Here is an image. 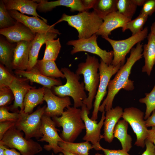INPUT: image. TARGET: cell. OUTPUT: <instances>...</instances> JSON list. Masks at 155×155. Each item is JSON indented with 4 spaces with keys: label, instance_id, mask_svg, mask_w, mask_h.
Returning a JSON list of instances; mask_svg holds the SVG:
<instances>
[{
    "label": "cell",
    "instance_id": "1",
    "mask_svg": "<svg viewBox=\"0 0 155 155\" xmlns=\"http://www.w3.org/2000/svg\"><path fill=\"white\" fill-rule=\"evenodd\" d=\"M140 42L137 43L135 47L132 49L126 63L121 67L113 79L109 81L107 96L100 105L99 111L106 112L113 108L114 98L121 89L127 91L134 89L133 81L129 79V77L134 64L142 57L143 45Z\"/></svg>",
    "mask_w": 155,
    "mask_h": 155
},
{
    "label": "cell",
    "instance_id": "2",
    "mask_svg": "<svg viewBox=\"0 0 155 155\" xmlns=\"http://www.w3.org/2000/svg\"><path fill=\"white\" fill-rule=\"evenodd\" d=\"M99 64L98 59L94 56L87 54L85 61L78 65L75 72L79 75H83L85 88L88 94L87 98L83 103L90 111L93 106V100L99 84L100 75L98 71Z\"/></svg>",
    "mask_w": 155,
    "mask_h": 155
},
{
    "label": "cell",
    "instance_id": "3",
    "mask_svg": "<svg viewBox=\"0 0 155 155\" xmlns=\"http://www.w3.org/2000/svg\"><path fill=\"white\" fill-rule=\"evenodd\" d=\"M56 126L62 128L60 137L65 141L73 142L85 129L81 109L68 106L60 117L52 118Z\"/></svg>",
    "mask_w": 155,
    "mask_h": 155
},
{
    "label": "cell",
    "instance_id": "4",
    "mask_svg": "<svg viewBox=\"0 0 155 155\" xmlns=\"http://www.w3.org/2000/svg\"><path fill=\"white\" fill-rule=\"evenodd\" d=\"M65 21L70 26L78 31V39L89 38L96 34L102 24L103 20L100 18L93 11H87L80 12L78 14L69 15L63 14L61 18L53 25Z\"/></svg>",
    "mask_w": 155,
    "mask_h": 155
},
{
    "label": "cell",
    "instance_id": "5",
    "mask_svg": "<svg viewBox=\"0 0 155 155\" xmlns=\"http://www.w3.org/2000/svg\"><path fill=\"white\" fill-rule=\"evenodd\" d=\"M61 71L64 74L66 82L63 85L53 86V88L54 93L61 97H71L73 100V106L77 108L81 107L83 101L88 96L84 90V82H80V75L68 68H62Z\"/></svg>",
    "mask_w": 155,
    "mask_h": 155
},
{
    "label": "cell",
    "instance_id": "6",
    "mask_svg": "<svg viewBox=\"0 0 155 155\" xmlns=\"http://www.w3.org/2000/svg\"><path fill=\"white\" fill-rule=\"evenodd\" d=\"M0 144L18 150L22 155H35L42 151V148L38 142L32 139H26L23 134L15 125L4 135Z\"/></svg>",
    "mask_w": 155,
    "mask_h": 155
},
{
    "label": "cell",
    "instance_id": "7",
    "mask_svg": "<svg viewBox=\"0 0 155 155\" xmlns=\"http://www.w3.org/2000/svg\"><path fill=\"white\" fill-rule=\"evenodd\" d=\"M46 107V105L39 107L30 114L20 111L19 117L16 122L15 126L24 132L26 139H31L32 137L38 139L42 137L40 131L41 120Z\"/></svg>",
    "mask_w": 155,
    "mask_h": 155
},
{
    "label": "cell",
    "instance_id": "8",
    "mask_svg": "<svg viewBox=\"0 0 155 155\" xmlns=\"http://www.w3.org/2000/svg\"><path fill=\"white\" fill-rule=\"evenodd\" d=\"M148 32V28L146 27L140 32L125 39L115 40L108 37L104 38L110 43L113 49L114 56L111 64L115 66L120 63L123 65L127 54L134 45L147 37Z\"/></svg>",
    "mask_w": 155,
    "mask_h": 155
},
{
    "label": "cell",
    "instance_id": "9",
    "mask_svg": "<svg viewBox=\"0 0 155 155\" xmlns=\"http://www.w3.org/2000/svg\"><path fill=\"white\" fill-rule=\"evenodd\" d=\"M144 116L143 112L137 108L131 107L124 109L122 117L130 125L136 135V140L134 144L142 148L145 146V141L148 134Z\"/></svg>",
    "mask_w": 155,
    "mask_h": 155
},
{
    "label": "cell",
    "instance_id": "10",
    "mask_svg": "<svg viewBox=\"0 0 155 155\" xmlns=\"http://www.w3.org/2000/svg\"><path fill=\"white\" fill-rule=\"evenodd\" d=\"M123 65L121 63L115 66L111 64L108 65L100 59L99 67L100 81L93 105V110L91 118L92 120H96L97 119L99 108L102 100L106 94L110 79Z\"/></svg>",
    "mask_w": 155,
    "mask_h": 155
},
{
    "label": "cell",
    "instance_id": "11",
    "mask_svg": "<svg viewBox=\"0 0 155 155\" xmlns=\"http://www.w3.org/2000/svg\"><path fill=\"white\" fill-rule=\"evenodd\" d=\"M81 116L84 123L86 134L83 138L85 141L90 142L93 148L96 150H101L102 146L100 142V140L104 138L103 135L101 133V128L104 125L105 119V111L102 112L101 118L97 123L96 120H93L88 117L90 113L89 110L86 105L83 103L81 106Z\"/></svg>",
    "mask_w": 155,
    "mask_h": 155
},
{
    "label": "cell",
    "instance_id": "12",
    "mask_svg": "<svg viewBox=\"0 0 155 155\" xmlns=\"http://www.w3.org/2000/svg\"><path fill=\"white\" fill-rule=\"evenodd\" d=\"M97 37L98 35L95 34L88 38L69 41L67 44L74 47L71 54L80 52H88L98 55L107 65L111 64L114 56L113 51H107L101 49L97 44Z\"/></svg>",
    "mask_w": 155,
    "mask_h": 155
},
{
    "label": "cell",
    "instance_id": "13",
    "mask_svg": "<svg viewBox=\"0 0 155 155\" xmlns=\"http://www.w3.org/2000/svg\"><path fill=\"white\" fill-rule=\"evenodd\" d=\"M51 117L44 114L41 120L40 131L42 136L38 141H45L48 143L44 146V148L48 151L53 150L55 154L61 152L62 149L58 145L59 142H65L58 134L59 130Z\"/></svg>",
    "mask_w": 155,
    "mask_h": 155
},
{
    "label": "cell",
    "instance_id": "14",
    "mask_svg": "<svg viewBox=\"0 0 155 155\" xmlns=\"http://www.w3.org/2000/svg\"><path fill=\"white\" fill-rule=\"evenodd\" d=\"M8 11L13 18L24 24L35 34L52 32L58 35L61 34L58 30L54 28L53 25L51 26L48 24L37 16H28L15 10Z\"/></svg>",
    "mask_w": 155,
    "mask_h": 155
},
{
    "label": "cell",
    "instance_id": "15",
    "mask_svg": "<svg viewBox=\"0 0 155 155\" xmlns=\"http://www.w3.org/2000/svg\"><path fill=\"white\" fill-rule=\"evenodd\" d=\"M44 87V100L47 103L44 115L53 118L61 116L65 108L70 106L71 103L69 97H61L56 96L49 88Z\"/></svg>",
    "mask_w": 155,
    "mask_h": 155
},
{
    "label": "cell",
    "instance_id": "16",
    "mask_svg": "<svg viewBox=\"0 0 155 155\" xmlns=\"http://www.w3.org/2000/svg\"><path fill=\"white\" fill-rule=\"evenodd\" d=\"M0 34L9 42L17 43L23 41H32L36 34L20 22H17L14 26L0 29Z\"/></svg>",
    "mask_w": 155,
    "mask_h": 155
},
{
    "label": "cell",
    "instance_id": "17",
    "mask_svg": "<svg viewBox=\"0 0 155 155\" xmlns=\"http://www.w3.org/2000/svg\"><path fill=\"white\" fill-rule=\"evenodd\" d=\"M103 22L96 34L103 38L108 37L111 32L118 28H122L124 32L126 25L130 20L118 11L113 13L103 19Z\"/></svg>",
    "mask_w": 155,
    "mask_h": 155
},
{
    "label": "cell",
    "instance_id": "18",
    "mask_svg": "<svg viewBox=\"0 0 155 155\" xmlns=\"http://www.w3.org/2000/svg\"><path fill=\"white\" fill-rule=\"evenodd\" d=\"M28 80L26 78L17 75L9 86L14 97L13 104L11 108L14 112L19 111L18 110V107L20 111H24L23 101L25 96L33 87L29 84Z\"/></svg>",
    "mask_w": 155,
    "mask_h": 155
},
{
    "label": "cell",
    "instance_id": "19",
    "mask_svg": "<svg viewBox=\"0 0 155 155\" xmlns=\"http://www.w3.org/2000/svg\"><path fill=\"white\" fill-rule=\"evenodd\" d=\"M14 72L17 76H22L31 82L38 83L50 89L55 86L62 84L60 80L42 75L35 67L29 71L15 70Z\"/></svg>",
    "mask_w": 155,
    "mask_h": 155
},
{
    "label": "cell",
    "instance_id": "20",
    "mask_svg": "<svg viewBox=\"0 0 155 155\" xmlns=\"http://www.w3.org/2000/svg\"><path fill=\"white\" fill-rule=\"evenodd\" d=\"M32 41H23L17 43L15 48L13 68L15 70H26L28 65Z\"/></svg>",
    "mask_w": 155,
    "mask_h": 155
},
{
    "label": "cell",
    "instance_id": "21",
    "mask_svg": "<svg viewBox=\"0 0 155 155\" xmlns=\"http://www.w3.org/2000/svg\"><path fill=\"white\" fill-rule=\"evenodd\" d=\"M106 112L103 135L104 140L110 143L113 141L114 138L115 127L119 119L122 117L123 111L121 107L117 106Z\"/></svg>",
    "mask_w": 155,
    "mask_h": 155
},
{
    "label": "cell",
    "instance_id": "22",
    "mask_svg": "<svg viewBox=\"0 0 155 155\" xmlns=\"http://www.w3.org/2000/svg\"><path fill=\"white\" fill-rule=\"evenodd\" d=\"M34 1L38 3L37 9L41 12L50 11L56 7L60 6L69 7L72 11L81 12L86 11L81 0H59L51 1L45 0Z\"/></svg>",
    "mask_w": 155,
    "mask_h": 155
},
{
    "label": "cell",
    "instance_id": "23",
    "mask_svg": "<svg viewBox=\"0 0 155 155\" xmlns=\"http://www.w3.org/2000/svg\"><path fill=\"white\" fill-rule=\"evenodd\" d=\"M8 10H15L21 13L36 16L47 23V20L37 13L36 10L38 3L34 0H3Z\"/></svg>",
    "mask_w": 155,
    "mask_h": 155
},
{
    "label": "cell",
    "instance_id": "24",
    "mask_svg": "<svg viewBox=\"0 0 155 155\" xmlns=\"http://www.w3.org/2000/svg\"><path fill=\"white\" fill-rule=\"evenodd\" d=\"M58 34L52 32L37 33L32 40V46L30 52L29 61L27 69L29 71L34 67L38 60V56L42 46L48 40L54 39Z\"/></svg>",
    "mask_w": 155,
    "mask_h": 155
},
{
    "label": "cell",
    "instance_id": "25",
    "mask_svg": "<svg viewBox=\"0 0 155 155\" xmlns=\"http://www.w3.org/2000/svg\"><path fill=\"white\" fill-rule=\"evenodd\" d=\"M147 38V43L143 45L142 54L145 64L142 67V71L150 76L155 64V36L150 32Z\"/></svg>",
    "mask_w": 155,
    "mask_h": 155
},
{
    "label": "cell",
    "instance_id": "26",
    "mask_svg": "<svg viewBox=\"0 0 155 155\" xmlns=\"http://www.w3.org/2000/svg\"><path fill=\"white\" fill-rule=\"evenodd\" d=\"M17 43L9 42L1 35L0 37V61L12 72L14 52Z\"/></svg>",
    "mask_w": 155,
    "mask_h": 155
},
{
    "label": "cell",
    "instance_id": "27",
    "mask_svg": "<svg viewBox=\"0 0 155 155\" xmlns=\"http://www.w3.org/2000/svg\"><path fill=\"white\" fill-rule=\"evenodd\" d=\"M44 91V87L37 89L33 87L28 91L23 101V111L24 113H32L35 107L43 103Z\"/></svg>",
    "mask_w": 155,
    "mask_h": 155
},
{
    "label": "cell",
    "instance_id": "28",
    "mask_svg": "<svg viewBox=\"0 0 155 155\" xmlns=\"http://www.w3.org/2000/svg\"><path fill=\"white\" fill-rule=\"evenodd\" d=\"M128 123L123 119L119 120L116 125L114 131V137L117 138L121 143L122 149L128 152L131 149L132 138L127 133Z\"/></svg>",
    "mask_w": 155,
    "mask_h": 155
},
{
    "label": "cell",
    "instance_id": "29",
    "mask_svg": "<svg viewBox=\"0 0 155 155\" xmlns=\"http://www.w3.org/2000/svg\"><path fill=\"white\" fill-rule=\"evenodd\" d=\"M34 67L42 75L53 78H65L63 73L58 68L55 61L38 60Z\"/></svg>",
    "mask_w": 155,
    "mask_h": 155
},
{
    "label": "cell",
    "instance_id": "30",
    "mask_svg": "<svg viewBox=\"0 0 155 155\" xmlns=\"http://www.w3.org/2000/svg\"><path fill=\"white\" fill-rule=\"evenodd\" d=\"M118 0H96L93 8V11L103 20L110 14L117 11Z\"/></svg>",
    "mask_w": 155,
    "mask_h": 155
},
{
    "label": "cell",
    "instance_id": "31",
    "mask_svg": "<svg viewBox=\"0 0 155 155\" xmlns=\"http://www.w3.org/2000/svg\"><path fill=\"white\" fill-rule=\"evenodd\" d=\"M58 145L63 150L79 155H89V150L93 148L92 144L87 141L77 143L59 142Z\"/></svg>",
    "mask_w": 155,
    "mask_h": 155
},
{
    "label": "cell",
    "instance_id": "32",
    "mask_svg": "<svg viewBox=\"0 0 155 155\" xmlns=\"http://www.w3.org/2000/svg\"><path fill=\"white\" fill-rule=\"evenodd\" d=\"M46 47L42 60L55 61L57 59L61 48L59 38L46 41Z\"/></svg>",
    "mask_w": 155,
    "mask_h": 155
},
{
    "label": "cell",
    "instance_id": "33",
    "mask_svg": "<svg viewBox=\"0 0 155 155\" xmlns=\"http://www.w3.org/2000/svg\"><path fill=\"white\" fill-rule=\"evenodd\" d=\"M117 7L119 13L131 20L135 12L137 6L132 0H118Z\"/></svg>",
    "mask_w": 155,
    "mask_h": 155
},
{
    "label": "cell",
    "instance_id": "34",
    "mask_svg": "<svg viewBox=\"0 0 155 155\" xmlns=\"http://www.w3.org/2000/svg\"><path fill=\"white\" fill-rule=\"evenodd\" d=\"M148 16L140 13L135 19L131 20L126 24L125 31L129 29L132 33V35H135L141 31L147 21Z\"/></svg>",
    "mask_w": 155,
    "mask_h": 155
},
{
    "label": "cell",
    "instance_id": "35",
    "mask_svg": "<svg viewBox=\"0 0 155 155\" xmlns=\"http://www.w3.org/2000/svg\"><path fill=\"white\" fill-rule=\"evenodd\" d=\"M17 21L10 16L3 0L0 1V29H3L15 25Z\"/></svg>",
    "mask_w": 155,
    "mask_h": 155
},
{
    "label": "cell",
    "instance_id": "36",
    "mask_svg": "<svg viewBox=\"0 0 155 155\" xmlns=\"http://www.w3.org/2000/svg\"><path fill=\"white\" fill-rule=\"evenodd\" d=\"M145 97L140 98V102L145 104L146 109L144 116V119L146 120L151 113L155 110V83L151 91L149 93H145Z\"/></svg>",
    "mask_w": 155,
    "mask_h": 155
},
{
    "label": "cell",
    "instance_id": "37",
    "mask_svg": "<svg viewBox=\"0 0 155 155\" xmlns=\"http://www.w3.org/2000/svg\"><path fill=\"white\" fill-rule=\"evenodd\" d=\"M16 76L1 63L0 64V88L9 87Z\"/></svg>",
    "mask_w": 155,
    "mask_h": 155
},
{
    "label": "cell",
    "instance_id": "38",
    "mask_svg": "<svg viewBox=\"0 0 155 155\" xmlns=\"http://www.w3.org/2000/svg\"><path fill=\"white\" fill-rule=\"evenodd\" d=\"M14 99L13 92L9 87L0 88V106H7Z\"/></svg>",
    "mask_w": 155,
    "mask_h": 155
},
{
    "label": "cell",
    "instance_id": "39",
    "mask_svg": "<svg viewBox=\"0 0 155 155\" xmlns=\"http://www.w3.org/2000/svg\"><path fill=\"white\" fill-rule=\"evenodd\" d=\"M9 108L7 106L0 107V122L5 121L16 122L18 120L19 115V111L10 113Z\"/></svg>",
    "mask_w": 155,
    "mask_h": 155
},
{
    "label": "cell",
    "instance_id": "40",
    "mask_svg": "<svg viewBox=\"0 0 155 155\" xmlns=\"http://www.w3.org/2000/svg\"><path fill=\"white\" fill-rule=\"evenodd\" d=\"M155 12V0H146L140 13L148 16H151Z\"/></svg>",
    "mask_w": 155,
    "mask_h": 155
},
{
    "label": "cell",
    "instance_id": "41",
    "mask_svg": "<svg viewBox=\"0 0 155 155\" xmlns=\"http://www.w3.org/2000/svg\"><path fill=\"white\" fill-rule=\"evenodd\" d=\"M16 122L5 121L0 122V140L5 134L11 127L15 125Z\"/></svg>",
    "mask_w": 155,
    "mask_h": 155
},
{
    "label": "cell",
    "instance_id": "42",
    "mask_svg": "<svg viewBox=\"0 0 155 155\" xmlns=\"http://www.w3.org/2000/svg\"><path fill=\"white\" fill-rule=\"evenodd\" d=\"M146 149L141 155H155V146L147 139L145 141Z\"/></svg>",
    "mask_w": 155,
    "mask_h": 155
},
{
    "label": "cell",
    "instance_id": "43",
    "mask_svg": "<svg viewBox=\"0 0 155 155\" xmlns=\"http://www.w3.org/2000/svg\"><path fill=\"white\" fill-rule=\"evenodd\" d=\"M101 150L103 152L105 155H130L128 152H125L122 149L111 150L102 147Z\"/></svg>",
    "mask_w": 155,
    "mask_h": 155
},
{
    "label": "cell",
    "instance_id": "44",
    "mask_svg": "<svg viewBox=\"0 0 155 155\" xmlns=\"http://www.w3.org/2000/svg\"><path fill=\"white\" fill-rule=\"evenodd\" d=\"M145 122L147 127L155 126V110L152 112L151 115L145 120Z\"/></svg>",
    "mask_w": 155,
    "mask_h": 155
},
{
    "label": "cell",
    "instance_id": "45",
    "mask_svg": "<svg viewBox=\"0 0 155 155\" xmlns=\"http://www.w3.org/2000/svg\"><path fill=\"white\" fill-rule=\"evenodd\" d=\"M151 127V129H148V134L147 139L155 146V126Z\"/></svg>",
    "mask_w": 155,
    "mask_h": 155
},
{
    "label": "cell",
    "instance_id": "46",
    "mask_svg": "<svg viewBox=\"0 0 155 155\" xmlns=\"http://www.w3.org/2000/svg\"><path fill=\"white\" fill-rule=\"evenodd\" d=\"M96 0H82V2L85 7L86 11L93 8Z\"/></svg>",
    "mask_w": 155,
    "mask_h": 155
},
{
    "label": "cell",
    "instance_id": "47",
    "mask_svg": "<svg viewBox=\"0 0 155 155\" xmlns=\"http://www.w3.org/2000/svg\"><path fill=\"white\" fill-rule=\"evenodd\" d=\"M5 155H22L21 153L17 151L15 149H9L5 148L4 151Z\"/></svg>",
    "mask_w": 155,
    "mask_h": 155
},
{
    "label": "cell",
    "instance_id": "48",
    "mask_svg": "<svg viewBox=\"0 0 155 155\" xmlns=\"http://www.w3.org/2000/svg\"><path fill=\"white\" fill-rule=\"evenodd\" d=\"M133 2L137 6H143L146 0H132Z\"/></svg>",
    "mask_w": 155,
    "mask_h": 155
},
{
    "label": "cell",
    "instance_id": "49",
    "mask_svg": "<svg viewBox=\"0 0 155 155\" xmlns=\"http://www.w3.org/2000/svg\"><path fill=\"white\" fill-rule=\"evenodd\" d=\"M6 146L0 144V155H5L4 151Z\"/></svg>",
    "mask_w": 155,
    "mask_h": 155
},
{
    "label": "cell",
    "instance_id": "50",
    "mask_svg": "<svg viewBox=\"0 0 155 155\" xmlns=\"http://www.w3.org/2000/svg\"><path fill=\"white\" fill-rule=\"evenodd\" d=\"M151 32L155 36V22L153 23L150 27Z\"/></svg>",
    "mask_w": 155,
    "mask_h": 155
},
{
    "label": "cell",
    "instance_id": "51",
    "mask_svg": "<svg viewBox=\"0 0 155 155\" xmlns=\"http://www.w3.org/2000/svg\"><path fill=\"white\" fill-rule=\"evenodd\" d=\"M61 152L64 155H76L75 154L71 153L69 152L66 151L62 149Z\"/></svg>",
    "mask_w": 155,
    "mask_h": 155
},
{
    "label": "cell",
    "instance_id": "52",
    "mask_svg": "<svg viewBox=\"0 0 155 155\" xmlns=\"http://www.w3.org/2000/svg\"><path fill=\"white\" fill-rule=\"evenodd\" d=\"M95 155H103L100 154L99 153H97L95 154Z\"/></svg>",
    "mask_w": 155,
    "mask_h": 155
},
{
    "label": "cell",
    "instance_id": "53",
    "mask_svg": "<svg viewBox=\"0 0 155 155\" xmlns=\"http://www.w3.org/2000/svg\"><path fill=\"white\" fill-rule=\"evenodd\" d=\"M59 155H64L62 153H60Z\"/></svg>",
    "mask_w": 155,
    "mask_h": 155
},
{
    "label": "cell",
    "instance_id": "54",
    "mask_svg": "<svg viewBox=\"0 0 155 155\" xmlns=\"http://www.w3.org/2000/svg\"><path fill=\"white\" fill-rule=\"evenodd\" d=\"M51 155H54V154L53 153H52Z\"/></svg>",
    "mask_w": 155,
    "mask_h": 155
},
{
    "label": "cell",
    "instance_id": "55",
    "mask_svg": "<svg viewBox=\"0 0 155 155\" xmlns=\"http://www.w3.org/2000/svg\"><path fill=\"white\" fill-rule=\"evenodd\" d=\"M76 155H78V154H75Z\"/></svg>",
    "mask_w": 155,
    "mask_h": 155
}]
</instances>
